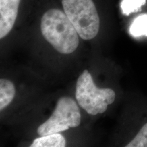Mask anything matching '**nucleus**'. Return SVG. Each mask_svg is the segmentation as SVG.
I'll use <instances>...</instances> for the list:
<instances>
[{
	"mask_svg": "<svg viewBox=\"0 0 147 147\" xmlns=\"http://www.w3.org/2000/svg\"><path fill=\"white\" fill-rule=\"evenodd\" d=\"M66 141L61 134L56 133L43 136L35 139L31 147H64Z\"/></svg>",
	"mask_w": 147,
	"mask_h": 147,
	"instance_id": "nucleus-6",
	"label": "nucleus"
},
{
	"mask_svg": "<svg viewBox=\"0 0 147 147\" xmlns=\"http://www.w3.org/2000/svg\"><path fill=\"white\" fill-rule=\"evenodd\" d=\"M129 34L133 37L147 36V14L135 18L129 27Z\"/></svg>",
	"mask_w": 147,
	"mask_h": 147,
	"instance_id": "nucleus-8",
	"label": "nucleus"
},
{
	"mask_svg": "<svg viewBox=\"0 0 147 147\" xmlns=\"http://www.w3.org/2000/svg\"><path fill=\"white\" fill-rule=\"evenodd\" d=\"M44 38L58 52L70 54L78 47V34L65 12L59 9L46 12L41 19Z\"/></svg>",
	"mask_w": 147,
	"mask_h": 147,
	"instance_id": "nucleus-1",
	"label": "nucleus"
},
{
	"mask_svg": "<svg viewBox=\"0 0 147 147\" xmlns=\"http://www.w3.org/2000/svg\"><path fill=\"white\" fill-rule=\"evenodd\" d=\"M126 147H147V123H146Z\"/></svg>",
	"mask_w": 147,
	"mask_h": 147,
	"instance_id": "nucleus-10",
	"label": "nucleus"
},
{
	"mask_svg": "<svg viewBox=\"0 0 147 147\" xmlns=\"http://www.w3.org/2000/svg\"><path fill=\"white\" fill-rule=\"evenodd\" d=\"M62 5L82 40H90L97 36L100 21L93 0H62Z\"/></svg>",
	"mask_w": 147,
	"mask_h": 147,
	"instance_id": "nucleus-3",
	"label": "nucleus"
},
{
	"mask_svg": "<svg viewBox=\"0 0 147 147\" xmlns=\"http://www.w3.org/2000/svg\"><path fill=\"white\" fill-rule=\"evenodd\" d=\"M21 0H0V38L3 39L13 28Z\"/></svg>",
	"mask_w": 147,
	"mask_h": 147,
	"instance_id": "nucleus-5",
	"label": "nucleus"
},
{
	"mask_svg": "<svg viewBox=\"0 0 147 147\" xmlns=\"http://www.w3.org/2000/svg\"><path fill=\"white\" fill-rule=\"evenodd\" d=\"M145 3L146 0H123L121 8L123 14L128 16L140 10L142 6L145 5Z\"/></svg>",
	"mask_w": 147,
	"mask_h": 147,
	"instance_id": "nucleus-9",
	"label": "nucleus"
},
{
	"mask_svg": "<svg viewBox=\"0 0 147 147\" xmlns=\"http://www.w3.org/2000/svg\"><path fill=\"white\" fill-rule=\"evenodd\" d=\"M80 110L76 102L69 97H62L57 101L56 108L47 121L39 126L37 132L40 136L60 133L80 123Z\"/></svg>",
	"mask_w": 147,
	"mask_h": 147,
	"instance_id": "nucleus-4",
	"label": "nucleus"
},
{
	"mask_svg": "<svg viewBox=\"0 0 147 147\" xmlns=\"http://www.w3.org/2000/svg\"><path fill=\"white\" fill-rule=\"evenodd\" d=\"M75 96L81 107L91 115L104 113L114 102L115 92L111 89H100L95 85L91 74L85 69L77 80Z\"/></svg>",
	"mask_w": 147,
	"mask_h": 147,
	"instance_id": "nucleus-2",
	"label": "nucleus"
},
{
	"mask_svg": "<svg viewBox=\"0 0 147 147\" xmlns=\"http://www.w3.org/2000/svg\"><path fill=\"white\" fill-rule=\"evenodd\" d=\"M15 95V87L10 80H0V110H2L13 100Z\"/></svg>",
	"mask_w": 147,
	"mask_h": 147,
	"instance_id": "nucleus-7",
	"label": "nucleus"
}]
</instances>
